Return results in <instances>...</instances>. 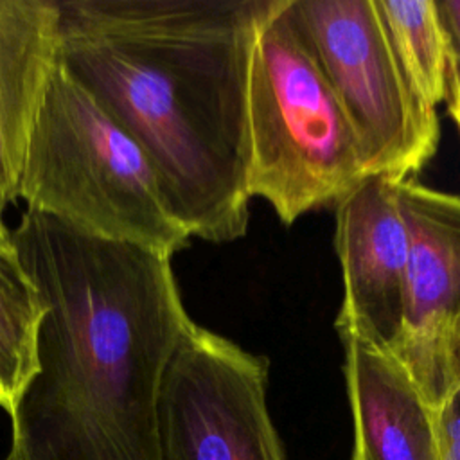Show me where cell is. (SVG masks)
Returning <instances> with one entry per match:
<instances>
[{"label": "cell", "instance_id": "cell-7", "mask_svg": "<svg viewBox=\"0 0 460 460\" xmlns=\"http://www.w3.org/2000/svg\"><path fill=\"white\" fill-rule=\"evenodd\" d=\"M411 257L401 332L388 349L424 399L460 386V194L399 181Z\"/></svg>", "mask_w": 460, "mask_h": 460}, {"label": "cell", "instance_id": "cell-14", "mask_svg": "<svg viewBox=\"0 0 460 460\" xmlns=\"http://www.w3.org/2000/svg\"><path fill=\"white\" fill-rule=\"evenodd\" d=\"M437 5L449 32L453 52L460 56V0H437Z\"/></svg>", "mask_w": 460, "mask_h": 460}, {"label": "cell", "instance_id": "cell-2", "mask_svg": "<svg viewBox=\"0 0 460 460\" xmlns=\"http://www.w3.org/2000/svg\"><path fill=\"white\" fill-rule=\"evenodd\" d=\"M59 65L149 156L190 237L246 234L244 84L264 0H56Z\"/></svg>", "mask_w": 460, "mask_h": 460}, {"label": "cell", "instance_id": "cell-3", "mask_svg": "<svg viewBox=\"0 0 460 460\" xmlns=\"http://www.w3.org/2000/svg\"><path fill=\"white\" fill-rule=\"evenodd\" d=\"M264 0L246 54V189L286 225L368 176L361 142L288 11Z\"/></svg>", "mask_w": 460, "mask_h": 460}, {"label": "cell", "instance_id": "cell-5", "mask_svg": "<svg viewBox=\"0 0 460 460\" xmlns=\"http://www.w3.org/2000/svg\"><path fill=\"white\" fill-rule=\"evenodd\" d=\"M288 11L361 142L368 176L413 178L437 151L440 122L404 77L376 0H289Z\"/></svg>", "mask_w": 460, "mask_h": 460}, {"label": "cell", "instance_id": "cell-12", "mask_svg": "<svg viewBox=\"0 0 460 460\" xmlns=\"http://www.w3.org/2000/svg\"><path fill=\"white\" fill-rule=\"evenodd\" d=\"M392 52L415 93L431 108L446 99L453 45L437 0H376Z\"/></svg>", "mask_w": 460, "mask_h": 460}, {"label": "cell", "instance_id": "cell-10", "mask_svg": "<svg viewBox=\"0 0 460 460\" xmlns=\"http://www.w3.org/2000/svg\"><path fill=\"white\" fill-rule=\"evenodd\" d=\"M56 0H0V207L18 198L25 151L59 63Z\"/></svg>", "mask_w": 460, "mask_h": 460}, {"label": "cell", "instance_id": "cell-4", "mask_svg": "<svg viewBox=\"0 0 460 460\" xmlns=\"http://www.w3.org/2000/svg\"><path fill=\"white\" fill-rule=\"evenodd\" d=\"M18 198L83 234L169 257L190 239L146 151L59 63L32 126Z\"/></svg>", "mask_w": 460, "mask_h": 460}, {"label": "cell", "instance_id": "cell-9", "mask_svg": "<svg viewBox=\"0 0 460 460\" xmlns=\"http://www.w3.org/2000/svg\"><path fill=\"white\" fill-rule=\"evenodd\" d=\"M340 340L352 417L350 460H442L429 408L406 368L368 340Z\"/></svg>", "mask_w": 460, "mask_h": 460}, {"label": "cell", "instance_id": "cell-6", "mask_svg": "<svg viewBox=\"0 0 460 460\" xmlns=\"http://www.w3.org/2000/svg\"><path fill=\"white\" fill-rule=\"evenodd\" d=\"M264 356L196 322L158 395L160 460H288L268 410Z\"/></svg>", "mask_w": 460, "mask_h": 460}, {"label": "cell", "instance_id": "cell-8", "mask_svg": "<svg viewBox=\"0 0 460 460\" xmlns=\"http://www.w3.org/2000/svg\"><path fill=\"white\" fill-rule=\"evenodd\" d=\"M334 208V250L343 275L338 336L390 349L404 320L411 257L399 181L367 176Z\"/></svg>", "mask_w": 460, "mask_h": 460}, {"label": "cell", "instance_id": "cell-13", "mask_svg": "<svg viewBox=\"0 0 460 460\" xmlns=\"http://www.w3.org/2000/svg\"><path fill=\"white\" fill-rule=\"evenodd\" d=\"M444 104L460 135V56L456 52L451 54L447 66V90Z\"/></svg>", "mask_w": 460, "mask_h": 460}, {"label": "cell", "instance_id": "cell-11", "mask_svg": "<svg viewBox=\"0 0 460 460\" xmlns=\"http://www.w3.org/2000/svg\"><path fill=\"white\" fill-rule=\"evenodd\" d=\"M0 207V408L11 417L38 370L45 304L29 277Z\"/></svg>", "mask_w": 460, "mask_h": 460}, {"label": "cell", "instance_id": "cell-1", "mask_svg": "<svg viewBox=\"0 0 460 460\" xmlns=\"http://www.w3.org/2000/svg\"><path fill=\"white\" fill-rule=\"evenodd\" d=\"M13 239L45 314L5 460H160L162 379L194 325L172 257L29 208Z\"/></svg>", "mask_w": 460, "mask_h": 460}]
</instances>
